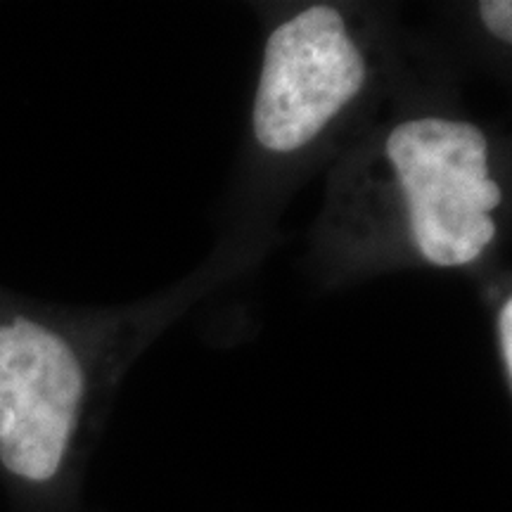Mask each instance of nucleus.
I'll return each mask as SVG.
<instances>
[{
	"label": "nucleus",
	"mask_w": 512,
	"mask_h": 512,
	"mask_svg": "<svg viewBox=\"0 0 512 512\" xmlns=\"http://www.w3.org/2000/svg\"><path fill=\"white\" fill-rule=\"evenodd\" d=\"M86 368L72 344L48 325L0 320V463L27 482L60 472L79 425Z\"/></svg>",
	"instance_id": "7ed1b4c3"
},
{
	"label": "nucleus",
	"mask_w": 512,
	"mask_h": 512,
	"mask_svg": "<svg viewBox=\"0 0 512 512\" xmlns=\"http://www.w3.org/2000/svg\"><path fill=\"white\" fill-rule=\"evenodd\" d=\"M479 19L484 29L503 46L512 43V3L510 0H486L479 5Z\"/></svg>",
	"instance_id": "20e7f679"
},
{
	"label": "nucleus",
	"mask_w": 512,
	"mask_h": 512,
	"mask_svg": "<svg viewBox=\"0 0 512 512\" xmlns=\"http://www.w3.org/2000/svg\"><path fill=\"white\" fill-rule=\"evenodd\" d=\"M496 339H498V358H501V368L510 387L512 384V299L510 297L505 299L501 309H498Z\"/></svg>",
	"instance_id": "39448f33"
},
{
	"label": "nucleus",
	"mask_w": 512,
	"mask_h": 512,
	"mask_svg": "<svg viewBox=\"0 0 512 512\" xmlns=\"http://www.w3.org/2000/svg\"><path fill=\"white\" fill-rule=\"evenodd\" d=\"M368 60L335 5H309L266 38L252 105L256 143L292 155L323 136L363 93Z\"/></svg>",
	"instance_id": "f03ea898"
},
{
	"label": "nucleus",
	"mask_w": 512,
	"mask_h": 512,
	"mask_svg": "<svg viewBox=\"0 0 512 512\" xmlns=\"http://www.w3.org/2000/svg\"><path fill=\"white\" fill-rule=\"evenodd\" d=\"M408 240L425 264L465 268L498 238L503 188L486 133L467 119L420 114L384 138Z\"/></svg>",
	"instance_id": "f257e3e1"
}]
</instances>
